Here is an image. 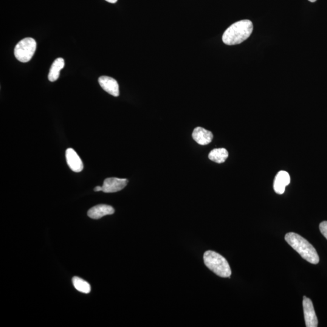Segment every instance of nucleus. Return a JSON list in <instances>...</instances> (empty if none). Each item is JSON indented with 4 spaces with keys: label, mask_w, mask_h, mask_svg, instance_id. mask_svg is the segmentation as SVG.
I'll return each instance as SVG.
<instances>
[{
    "label": "nucleus",
    "mask_w": 327,
    "mask_h": 327,
    "mask_svg": "<svg viewBox=\"0 0 327 327\" xmlns=\"http://www.w3.org/2000/svg\"><path fill=\"white\" fill-rule=\"evenodd\" d=\"M253 30L252 22L249 19L236 22L225 31L222 41L228 46L241 44L249 38Z\"/></svg>",
    "instance_id": "obj_1"
},
{
    "label": "nucleus",
    "mask_w": 327,
    "mask_h": 327,
    "mask_svg": "<svg viewBox=\"0 0 327 327\" xmlns=\"http://www.w3.org/2000/svg\"><path fill=\"white\" fill-rule=\"evenodd\" d=\"M285 239L293 249L301 256V257L306 259L309 263L313 264H318L320 262L317 250L315 247L297 233L290 232L285 236Z\"/></svg>",
    "instance_id": "obj_2"
},
{
    "label": "nucleus",
    "mask_w": 327,
    "mask_h": 327,
    "mask_svg": "<svg viewBox=\"0 0 327 327\" xmlns=\"http://www.w3.org/2000/svg\"><path fill=\"white\" fill-rule=\"evenodd\" d=\"M205 266L211 271L222 278H230L232 275L229 264L223 256L213 251H207L204 255Z\"/></svg>",
    "instance_id": "obj_3"
},
{
    "label": "nucleus",
    "mask_w": 327,
    "mask_h": 327,
    "mask_svg": "<svg viewBox=\"0 0 327 327\" xmlns=\"http://www.w3.org/2000/svg\"><path fill=\"white\" fill-rule=\"evenodd\" d=\"M36 49V43L35 39L26 38L22 39L16 45L14 54L19 61L27 63L32 58Z\"/></svg>",
    "instance_id": "obj_4"
},
{
    "label": "nucleus",
    "mask_w": 327,
    "mask_h": 327,
    "mask_svg": "<svg viewBox=\"0 0 327 327\" xmlns=\"http://www.w3.org/2000/svg\"><path fill=\"white\" fill-rule=\"evenodd\" d=\"M304 318L307 327H317L318 321L314 309V304L310 299L304 296L303 298Z\"/></svg>",
    "instance_id": "obj_5"
},
{
    "label": "nucleus",
    "mask_w": 327,
    "mask_h": 327,
    "mask_svg": "<svg viewBox=\"0 0 327 327\" xmlns=\"http://www.w3.org/2000/svg\"><path fill=\"white\" fill-rule=\"evenodd\" d=\"M128 180L118 177H109L104 180L102 186L104 193H115L123 190L128 184Z\"/></svg>",
    "instance_id": "obj_6"
},
{
    "label": "nucleus",
    "mask_w": 327,
    "mask_h": 327,
    "mask_svg": "<svg viewBox=\"0 0 327 327\" xmlns=\"http://www.w3.org/2000/svg\"><path fill=\"white\" fill-rule=\"evenodd\" d=\"M100 85L108 94L117 97L120 95L119 85L115 79L107 76H102L98 79Z\"/></svg>",
    "instance_id": "obj_7"
},
{
    "label": "nucleus",
    "mask_w": 327,
    "mask_h": 327,
    "mask_svg": "<svg viewBox=\"0 0 327 327\" xmlns=\"http://www.w3.org/2000/svg\"><path fill=\"white\" fill-rule=\"evenodd\" d=\"M66 157L67 164L72 171L78 173L83 170V163L77 152L73 149L69 148L67 149Z\"/></svg>",
    "instance_id": "obj_8"
},
{
    "label": "nucleus",
    "mask_w": 327,
    "mask_h": 327,
    "mask_svg": "<svg viewBox=\"0 0 327 327\" xmlns=\"http://www.w3.org/2000/svg\"><path fill=\"white\" fill-rule=\"evenodd\" d=\"M290 183V176L286 171H280L275 177L273 188L275 192L282 194L284 193L286 187Z\"/></svg>",
    "instance_id": "obj_9"
},
{
    "label": "nucleus",
    "mask_w": 327,
    "mask_h": 327,
    "mask_svg": "<svg viewBox=\"0 0 327 327\" xmlns=\"http://www.w3.org/2000/svg\"><path fill=\"white\" fill-rule=\"evenodd\" d=\"M114 213V208L111 205L100 204L91 208L88 211L87 215L92 219H98L106 215H112Z\"/></svg>",
    "instance_id": "obj_10"
},
{
    "label": "nucleus",
    "mask_w": 327,
    "mask_h": 327,
    "mask_svg": "<svg viewBox=\"0 0 327 327\" xmlns=\"http://www.w3.org/2000/svg\"><path fill=\"white\" fill-rule=\"evenodd\" d=\"M192 137L195 142L200 145H207L212 142L213 134L207 130L198 127L194 129Z\"/></svg>",
    "instance_id": "obj_11"
},
{
    "label": "nucleus",
    "mask_w": 327,
    "mask_h": 327,
    "mask_svg": "<svg viewBox=\"0 0 327 327\" xmlns=\"http://www.w3.org/2000/svg\"><path fill=\"white\" fill-rule=\"evenodd\" d=\"M64 67V60L63 58H58L53 62L51 67H50L48 79L51 82H54L58 80L60 77L61 70Z\"/></svg>",
    "instance_id": "obj_12"
},
{
    "label": "nucleus",
    "mask_w": 327,
    "mask_h": 327,
    "mask_svg": "<svg viewBox=\"0 0 327 327\" xmlns=\"http://www.w3.org/2000/svg\"><path fill=\"white\" fill-rule=\"evenodd\" d=\"M228 157V152L224 148L215 149L210 152L208 159L212 162L221 164L226 161Z\"/></svg>",
    "instance_id": "obj_13"
},
{
    "label": "nucleus",
    "mask_w": 327,
    "mask_h": 327,
    "mask_svg": "<svg viewBox=\"0 0 327 327\" xmlns=\"http://www.w3.org/2000/svg\"><path fill=\"white\" fill-rule=\"evenodd\" d=\"M73 286L78 292L88 294L91 292V287L90 284L81 278L75 276L72 279Z\"/></svg>",
    "instance_id": "obj_14"
},
{
    "label": "nucleus",
    "mask_w": 327,
    "mask_h": 327,
    "mask_svg": "<svg viewBox=\"0 0 327 327\" xmlns=\"http://www.w3.org/2000/svg\"><path fill=\"white\" fill-rule=\"evenodd\" d=\"M320 229L321 233L327 239V221H323L320 225Z\"/></svg>",
    "instance_id": "obj_15"
},
{
    "label": "nucleus",
    "mask_w": 327,
    "mask_h": 327,
    "mask_svg": "<svg viewBox=\"0 0 327 327\" xmlns=\"http://www.w3.org/2000/svg\"><path fill=\"white\" fill-rule=\"evenodd\" d=\"M94 191H103V188L102 187H100V186H97V187H95Z\"/></svg>",
    "instance_id": "obj_16"
},
{
    "label": "nucleus",
    "mask_w": 327,
    "mask_h": 327,
    "mask_svg": "<svg viewBox=\"0 0 327 327\" xmlns=\"http://www.w3.org/2000/svg\"><path fill=\"white\" fill-rule=\"evenodd\" d=\"M106 1L111 2V3H115V2H117L118 0H106Z\"/></svg>",
    "instance_id": "obj_17"
},
{
    "label": "nucleus",
    "mask_w": 327,
    "mask_h": 327,
    "mask_svg": "<svg viewBox=\"0 0 327 327\" xmlns=\"http://www.w3.org/2000/svg\"><path fill=\"white\" fill-rule=\"evenodd\" d=\"M309 1L312 2H314L315 1H317V0H309Z\"/></svg>",
    "instance_id": "obj_18"
}]
</instances>
